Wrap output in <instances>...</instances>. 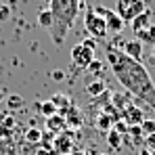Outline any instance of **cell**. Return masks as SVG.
I'll use <instances>...</instances> for the list:
<instances>
[{
	"mask_svg": "<svg viewBox=\"0 0 155 155\" xmlns=\"http://www.w3.org/2000/svg\"><path fill=\"white\" fill-rule=\"evenodd\" d=\"M107 63L111 65L113 76L120 80L126 92L136 97L140 103H149V107L155 109V84L143 63L130 59L124 51L111 44L107 46Z\"/></svg>",
	"mask_w": 155,
	"mask_h": 155,
	"instance_id": "1",
	"label": "cell"
},
{
	"mask_svg": "<svg viewBox=\"0 0 155 155\" xmlns=\"http://www.w3.org/2000/svg\"><path fill=\"white\" fill-rule=\"evenodd\" d=\"M48 8L52 13V40L61 44L78 17L80 0H51Z\"/></svg>",
	"mask_w": 155,
	"mask_h": 155,
	"instance_id": "2",
	"label": "cell"
},
{
	"mask_svg": "<svg viewBox=\"0 0 155 155\" xmlns=\"http://www.w3.org/2000/svg\"><path fill=\"white\" fill-rule=\"evenodd\" d=\"M84 29L90 34V38L99 40V38H105L109 31H107V23H105V17L99 13V11H88L84 15Z\"/></svg>",
	"mask_w": 155,
	"mask_h": 155,
	"instance_id": "3",
	"label": "cell"
},
{
	"mask_svg": "<svg viewBox=\"0 0 155 155\" xmlns=\"http://www.w3.org/2000/svg\"><path fill=\"white\" fill-rule=\"evenodd\" d=\"M145 11H147L145 8V0H117V6H115V13L124 19V23L136 19Z\"/></svg>",
	"mask_w": 155,
	"mask_h": 155,
	"instance_id": "4",
	"label": "cell"
},
{
	"mask_svg": "<svg viewBox=\"0 0 155 155\" xmlns=\"http://www.w3.org/2000/svg\"><path fill=\"white\" fill-rule=\"evenodd\" d=\"M71 61H74V65H76V67L86 69V67L94 61V51L86 48L84 44H76V46L71 48Z\"/></svg>",
	"mask_w": 155,
	"mask_h": 155,
	"instance_id": "5",
	"label": "cell"
},
{
	"mask_svg": "<svg viewBox=\"0 0 155 155\" xmlns=\"http://www.w3.org/2000/svg\"><path fill=\"white\" fill-rule=\"evenodd\" d=\"M122 120H124L128 126H140V124L145 122V111H143V107L130 103L128 107L122 111Z\"/></svg>",
	"mask_w": 155,
	"mask_h": 155,
	"instance_id": "6",
	"label": "cell"
},
{
	"mask_svg": "<svg viewBox=\"0 0 155 155\" xmlns=\"http://www.w3.org/2000/svg\"><path fill=\"white\" fill-rule=\"evenodd\" d=\"M101 15L105 17V23H107V31H111V34H120L122 29H124V19L115 13V11H107V8H97Z\"/></svg>",
	"mask_w": 155,
	"mask_h": 155,
	"instance_id": "7",
	"label": "cell"
},
{
	"mask_svg": "<svg viewBox=\"0 0 155 155\" xmlns=\"http://www.w3.org/2000/svg\"><path fill=\"white\" fill-rule=\"evenodd\" d=\"M130 27H132L134 36L140 34V31H145V29H149V27H151V11L147 8V11L140 13L136 19H132V21H130Z\"/></svg>",
	"mask_w": 155,
	"mask_h": 155,
	"instance_id": "8",
	"label": "cell"
},
{
	"mask_svg": "<svg viewBox=\"0 0 155 155\" xmlns=\"http://www.w3.org/2000/svg\"><path fill=\"white\" fill-rule=\"evenodd\" d=\"M124 52L128 54L130 59H134V61L140 63V61H143V42L136 40V38H134V40H128V42L124 44Z\"/></svg>",
	"mask_w": 155,
	"mask_h": 155,
	"instance_id": "9",
	"label": "cell"
},
{
	"mask_svg": "<svg viewBox=\"0 0 155 155\" xmlns=\"http://www.w3.org/2000/svg\"><path fill=\"white\" fill-rule=\"evenodd\" d=\"M46 128L54 132V134H63L65 130H67V120L63 117V115H59V113H54L51 117H46Z\"/></svg>",
	"mask_w": 155,
	"mask_h": 155,
	"instance_id": "10",
	"label": "cell"
},
{
	"mask_svg": "<svg viewBox=\"0 0 155 155\" xmlns=\"http://www.w3.org/2000/svg\"><path fill=\"white\" fill-rule=\"evenodd\" d=\"M111 105L122 113L126 107H128V92H111Z\"/></svg>",
	"mask_w": 155,
	"mask_h": 155,
	"instance_id": "11",
	"label": "cell"
},
{
	"mask_svg": "<svg viewBox=\"0 0 155 155\" xmlns=\"http://www.w3.org/2000/svg\"><path fill=\"white\" fill-rule=\"evenodd\" d=\"M54 151L57 153H69L71 151V138L67 134H61L54 138Z\"/></svg>",
	"mask_w": 155,
	"mask_h": 155,
	"instance_id": "12",
	"label": "cell"
},
{
	"mask_svg": "<svg viewBox=\"0 0 155 155\" xmlns=\"http://www.w3.org/2000/svg\"><path fill=\"white\" fill-rule=\"evenodd\" d=\"M86 92L90 97H99V94H105L107 92V86H105L103 80H94V82H88L86 84Z\"/></svg>",
	"mask_w": 155,
	"mask_h": 155,
	"instance_id": "13",
	"label": "cell"
},
{
	"mask_svg": "<svg viewBox=\"0 0 155 155\" xmlns=\"http://www.w3.org/2000/svg\"><path fill=\"white\" fill-rule=\"evenodd\" d=\"M113 124H115V122H113V117H111V115H107V113H103V111L99 113V117H97V128L101 130V132L107 134L109 130L113 128Z\"/></svg>",
	"mask_w": 155,
	"mask_h": 155,
	"instance_id": "14",
	"label": "cell"
},
{
	"mask_svg": "<svg viewBox=\"0 0 155 155\" xmlns=\"http://www.w3.org/2000/svg\"><path fill=\"white\" fill-rule=\"evenodd\" d=\"M107 143H109V147H111V149L120 151V149L124 147V136H122V134H117L115 130L111 128L109 132H107Z\"/></svg>",
	"mask_w": 155,
	"mask_h": 155,
	"instance_id": "15",
	"label": "cell"
},
{
	"mask_svg": "<svg viewBox=\"0 0 155 155\" xmlns=\"http://www.w3.org/2000/svg\"><path fill=\"white\" fill-rule=\"evenodd\" d=\"M65 120H67V126H71V128H80L82 126V115H80V109H78L76 105L67 111Z\"/></svg>",
	"mask_w": 155,
	"mask_h": 155,
	"instance_id": "16",
	"label": "cell"
},
{
	"mask_svg": "<svg viewBox=\"0 0 155 155\" xmlns=\"http://www.w3.org/2000/svg\"><path fill=\"white\" fill-rule=\"evenodd\" d=\"M38 23H40L42 27L52 29V13H51V8H42V11L38 13Z\"/></svg>",
	"mask_w": 155,
	"mask_h": 155,
	"instance_id": "17",
	"label": "cell"
},
{
	"mask_svg": "<svg viewBox=\"0 0 155 155\" xmlns=\"http://www.w3.org/2000/svg\"><path fill=\"white\" fill-rule=\"evenodd\" d=\"M36 107H38V111H40L42 115H46V117H51V115L57 113V107H54V103H52L51 99H48V101H44V103H38Z\"/></svg>",
	"mask_w": 155,
	"mask_h": 155,
	"instance_id": "18",
	"label": "cell"
},
{
	"mask_svg": "<svg viewBox=\"0 0 155 155\" xmlns=\"http://www.w3.org/2000/svg\"><path fill=\"white\" fill-rule=\"evenodd\" d=\"M128 136H132L130 140H132L134 145H140V143L145 140V132H143V128H140V126H130Z\"/></svg>",
	"mask_w": 155,
	"mask_h": 155,
	"instance_id": "19",
	"label": "cell"
},
{
	"mask_svg": "<svg viewBox=\"0 0 155 155\" xmlns=\"http://www.w3.org/2000/svg\"><path fill=\"white\" fill-rule=\"evenodd\" d=\"M23 99L19 97V94H11L8 97V101H6V107L11 109V111H19V109H23Z\"/></svg>",
	"mask_w": 155,
	"mask_h": 155,
	"instance_id": "20",
	"label": "cell"
},
{
	"mask_svg": "<svg viewBox=\"0 0 155 155\" xmlns=\"http://www.w3.org/2000/svg\"><path fill=\"white\" fill-rule=\"evenodd\" d=\"M25 138H27V143H40L42 140V132L38 128H29L25 132Z\"/></svg>",
	"mask_w": 155,
	"mask_h": 155,
	"instance_id": "21",
	"label": "cell"
},
{
	"mask_svg": "<svg viewBox=\"0 0 155 155\" xmlns=\"http://www.w3.org/2000/svg\"><path fill=\"white\" fill-rule=\"evenodd\" d=\"M103 69H105V63H103V61H99V59H94V61H92V63L86 67V71L97 74V76H99V74H103Z\"/></svg>",
	"mask_w": 155,
	"mask_h": 155,
	"instance_id": "22",
	"label": "cell"
},
{
	"mask_svg": "<svg viewBox=\"0 0 155 155\" xmlns=\"http://www.w3.org/2000/svg\"><path fill=\"white\" fill-rule=\"evenodd\" d=\"M140 128L145 132V136H149V134H155V120H149V117H145V122L140 124Z\"/></svg>",
	"mask_w": 155,
	"mask_h": 155,
	"instance_id": "23",
	"label": "cell"
},
{
	"mask_svg": "<svg viewBox=\"0 0 155 155\" xmlns=\"http://www.w3.org/2000/svg\"><path fill=\"white\" fill-rule=\"evenodd\" d=\"M136 40H140V42H145V44H151V46L155 44V40H153V36L149 34V29H145V31L136 34Z\"/></svg>",
	"mask_w": 155,
	"mask_h": 155,
	"instance_id": "24",
	"label": "cell"
},
{
	"mask_svg": "<svg viewBox=\"0 0 155 155\" xmlns=\"http://www.w3.org/2000/svg\"><path fill=\"white\" fill-rule=\"evenodd\" d=\"M113 130H115L117 134L126 136V134H128V130H130V126L126 124V122H124V120H120V122H115V124H113Z\"/></svg>",
	"mask_w": 155,
	"mask_h": 155,
	"instance_id": "25",
	"label": "cell"
},
{
	"mask_svg": "<svg viewBox=\"0 0 155 155\" xmlns=\"http://www.w3.org/2000/svg\"><path fill=\"white\" fill-rule=\"evenodd\" d=\"M11 19V6L0 2V21H8Z\"/></svg>",
	"mask_w": 155,
	"mask_h": 155,
	"instance_id": "26",
	"label": "cell"
},
{
	"mask_svg": "<svg viewBox=\"0 0 155 155\" xmlns=\"http://www.w3.org/2000/svg\"><path fill=\"white\" fill-rule=\"evenodd\" d=\"M145 149H149V151H155V134H149V136H145Z\"/></svg>",
	"mask_w": 155,
	"mask_h": 155,
	"instance_id": "27",
	"label": "cell"
},
{
	"mask_svg": "<svg viewBox=\"0 0 155 155\" xmlns=\"http://www.w3.org/2000/svg\"><path fill=\"white\" fill-rule=\"evenodd\" d=\"M80 44H84V46H86V48H90V51H97V40H94V38H90V36H88V38H84V42H80Z\"/></svg>",
	"mask_w": 155,
	"mask_h": 155,
	"instance_id": "28",
	"label": "cell"
},
{
	"mask_svg": "<svg viewBox=\"0 0 155 155\" xmlns=\"http://www.w3.org/2000/svg\"><path fill=\"white\" fill-rule=\"evenodd\" d=\"M52 80H63V71H52Z\"/></svg>",
	"mask_w": 155,
	"mask_h": 155,
	"instance_id": "29",
	"label": "cell"
},
{
	"mask_svg": "<svg viewBox=\"0 0 155 155\" xmlns=\"http://www.w3.org/2000/svg\"><path fill=\"white\" fill-rule=\"evenodd\" d=\"M136 155H151V151H149V149H140Z\"/></svg>",
	"mask_w": 155,
	"mask_h": 155,
	"instance_id": "30",
	"label": "cell"
},
{
	"mask_svg": "<svg viewBox=\"0 0 155 155\" xmlns=\"http://www.w3.org/2000/svg\"><path fill=\"white\" fill-rule=\"evenodd\" d=\"M149 34L153 36V40H155V23H151V27H149Z\"/></svg>",
	"mask_w": 155,
	"mask_h": 155,
	"instance_id": "31",
	"label": "cell"
},
{
	"mask_svg": "<svg viewBox=\"0 0 155 155\" xmlns=\"http://www.w3.org/2000/svg\"><path fill=\"white\" fill-rule=\"evenodd\" d=\"M151 61L155 63V44H153V51H151Z\"/></svg>",
	"mask_w": 155,
	"mask_h": 155,
	"instance_id": "32",
	"label": "cell"
},
{
	"mask_svg": "<svg viewBox=\"0 0 155 155\" xmlns=\"http://www.w3.org/2000/svg\"><path fill=\"white\" fill-rule=\"evenodd\" d=\"M2 99H4V90L0 88V101H2Z\"/></svg>",
	"mask_w": 155,
	"mask_h": 155,
	"instance_id": "33",
	"label": "cell"
},
{
	"mask_svg": "<svg viewBox=\"0 0 155 155\" xmlns=\"http://www.w3.org/2000/svg\"><path fill=\"white\" fill-rule=\"evenodd\" d=\"M38 2H51V0H38Z\"/></svg>",
	"mask_w": 155,
	"mask_h": 155,
	"instance_id": "34",
	"label": "cell"
},
{
	"mask_svg": "<svg viewBox=\"0 0 155 155\" xmlns=\"http://www.w3.org/2000/svg\"><path fill=\"white\" fill-rule=\"evenodd\" d=\"M151 155H155V151H151Z\"/></svg>",
	"mask_w": 155,
	"mask_h": 155,
	"instance_id": "35",
	"label": "cell"
}]
</instances>
